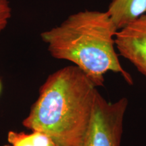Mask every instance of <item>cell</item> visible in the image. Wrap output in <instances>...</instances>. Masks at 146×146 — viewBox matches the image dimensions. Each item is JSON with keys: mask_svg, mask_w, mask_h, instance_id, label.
Wrapping results in <instances>:
<instances>
[{"mask_svg": "<svg viewBox=\"0 0 146 146\" xmlns=\"http://www.w3.org/2000/svg\"><path fill=\"white\" fill-rule=\"evenodd\" d=\"M117 31L107 11L85 10L41 33V37L53 58L71 62L96 87L104 85V75L109 71L119 73L132 85V76L123 68L115 50Z\"/></svg>", "mask_w": 146, "mask_h": 146, "instance_id": "obj_2", "label": "cell"}, {"mask_svg": "<svg viewBox=\"0 0 146 146\" xmlns=\"http://www.w3.org/2000/svg\"><path fill=\"white\" fill-rule=\"evenodd\" d=\"M78 66L47 76L23 125L50 136L58 146H82L92 118L98 89Z\"/></svg>", "mask_w": 146, "mask_h": 146, "instance_id": "obj_1", "label": "cell"}, {"mask_svg": "<svg viewBox=\"0 0 146 146\" xmlns=\"http://www.w3.org/2000/svg\"><path fill=\"white\" fill-rule=\"evenodd\" d=\"M31 133L10 131L8 144L3 146H58L54 140L45 133L32 131Z\"/></svg>", "mask_w": 146, "mask_h": 146, "instance_id": "obj_6", "label": "cell"}, {"mask_svg": "<svg viewBox=\"0 0 146 146\" xmlns=\"http://www.w3.org/2000/svg\"><path fill=\"white\" fill-rule=\"evenodd\" d=\"M1 82H0V91H1Z\"/></svg>", "mask_w": 146, "mask_h": 146, "instance_id": "obj_8", "label": "cell"}, {"mask_svg": "<svg viewBox=\"0 0 146 146\" xmlns=\"http://www.w3.org/2000/svg\"><path fill=\"white\" fill-rule=\"evenodd\" d=\"M127 98L108 102L97 91L92 118L82 146H121Z\"/></svg>", "mask_w": 146, "mask_h": 146, "instance_id": "obj_3", "label": "cell"}, {"mask_svg": "<svg viewBox=\"0 0 146 146\" xmlns=\"http://www.w3.org/2000/svg\"><path fill=\"white\" fill-rule=\"evenodd\" d=\"M115 46L146 79V13L118 31Z\"/></svg>", "mask_w": 146, "mask_h": 146, "instance_id": "obj_4", "label": "cell"}, {"mask_svg": "<svg viewBox=\"0 0 146 146\" xmlns=\"http://www.w3.org/2000/svg\"><path fill=\"white\" fill-rule=\"evenodd\" d=\"M12 16L10 0H0V33L6 28Z\"/></svg>", "mask_w": 146, "mask_h": 146, "instance_id": "obj_7", "label": "cell"}, {"mask_svg": "<svg viewBox=\"0 0 146 146\" xmlns=\"http://www.w3.org/2000/svg\"><path fill=\"white\" fill-rule=\"evenodd\" d=\"M107 12L118 31L146 13V0H111Z\"/></svg>", "mask_w": 146, "mask_h": 146, "instance_id": "obj_5", "label": "cell"}]
</instances>
